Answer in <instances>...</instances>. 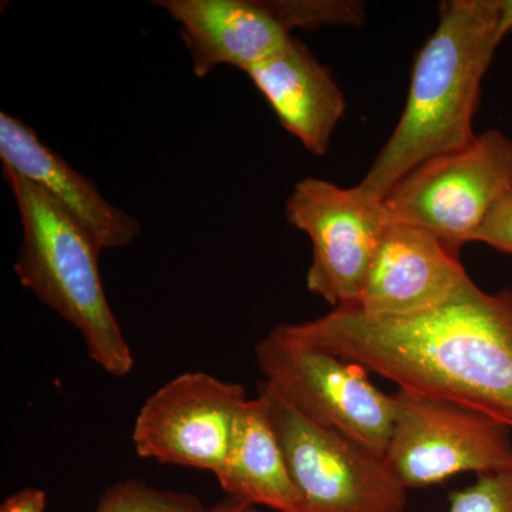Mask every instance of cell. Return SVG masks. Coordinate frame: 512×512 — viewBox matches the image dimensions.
<instances>
[{"label":"cell","instance_id":"6da1fadb","mask_svg":"<svg viewBox=\"0 0 512 512\" xmlns=\"http://www.w3.org/2000/svg\"><path fill=\"white\" fill-rule=\"evenodd\" d=\"M275 329L295 345L473 407L512 429V289L490 293L471 281L446 305L409 318H370L342 305Z\"/></svg>","mask_w":512,"mask_h":512},{"label":"cell","instance_id":"7a4b0ae2","mask_svg":"<svg viewBox=\"0 0 512 512\" xmlns=\"http://www.w3.org/2000/svg\"><path fill=\"white\" fill-rule=\"evenodd\" d=\"M439 18L414 62L402 117L357 185L376 200L383 201L420 164L476 138L481 82L501 43L497 0H446Z\"/></svg>","mask_w":512,"mask_h":512},{"label":"cell","instance_id":"3957f363","mask_svg":"<svg viewBox=\"0 0 512 512\" xmlns=\"http://www.w3.org/2000/svg\"><path fill=\"white\" fill-rule=\"evenodd\" d=\"M23 227L15 272L43 305L79 330L90 359L111 376L134 369V356L104 293L100 249L79 225L22 175L3 167Z\"/></svg>","mask_w":512,"mask_h":512},{"label":"cell","instance_id":"277c9868","mask_svg":"<svg viewBox=\"0 0 512 512\" xmlns=\"http://www.w3.org/2000/svg\"><path fill=\"white\" fill-rule=\"evenodd\" d=\"M258 396L284 448L302 512H406L409 488L386 454L309 420L265 382Z\"/></svg>","mask_w":512,"mask_h":512},{"label":"cell","instance_id":"5b68a950","mask_svg":"<svg viewBox=\"0 0 512 512\" xmlns=\"http://www.w3.org/2000/svg\"><path fill=\"white\" fill-rule=\"evenodd\" d=\"M511 191L512 140L490 130L460 150L420 164L383 201L393 218L433 232L460 254Z\"/></svg>","mask_w":512,"mask_h":512},{"label":"cell","instance_id":"8992f818","mask_svg":"<svg viewBox=\"0 0 512 512\" xmlns=\"http://www.w3.org/2000/svg\"><path fill=\"white\" fill-rule=\"evenodd\" d=\"M255 359L264 382L303 416L386 454L393 429V394L377 389L363 367L295 345L275 328L255 346Z\"/></svg>","mask_w":512,"mask_h":512},{"label":"cell","instance_id":"52a82bcc","mask_svg":"<svg viewBox=\"0 0 512 512\" xmlns=\"http://www.w3.org/2000/svg\"><path fill=\"white\" fill-rule=\"evenodd\" d=\"M386 458L407 488L481 474L512 458V429L473 407L397 387Z\"/></svg>","mask_w":512,"mask_h":512},{"label":"cell","instance_id":"ba28073f","mask_svg":"<svg viewBox=\"0 0 512 512\" xmlns=\"http://www.w3.org/2000/svg\"><path fill=\"white\" fill-rule=\"evenodd\" d=\"M286 218L312 242L309 291L333 308L356 303L390 214L359 188L303 178L286 202Z\"/></svg>","mask_w":512,"mask_h":512},{"label":"cell","instance_id":"9c48e42d","mask_svg":"<svg viewBox=\"0 0 512 512\" xmlns=\"http://www.w3.org/2000/svg\"><path fill=\"white\" fill-rule=\"evenodd\" d=\"M247 392L204 372H187L151 394L137 414L133 443L138 456L217 474Z\"/></svg>","mask_w":512,"mask_h":512},{"label":"cell","instance_id":"30bf717a","mask_svg":"<svg viewBox=\"0 0 512 512\" xmlns=\"http://www.w3.org/2000/svg\"><path fill=\"white\" fill-rule=\"evenodd\" d=\"M471 281L458 252L433 232L390 215L350 305L370 318H409L446 305Z\"/></svg>","mask_w":512,"mask_h":512},{"label":"cell","instance_id":"8fae6325","mask_svg":"<svg viewBox=\"0 0 512 512\" xmlns=\"http://www.w3.org/2000/svg\"><path fill=\"white\" fill-rule=\"evenodd\" d=\"M180 23L195 76L218 66L248 72L291 39L276 0H157Z\"/></svg>","mask_w":512,"mask_h":512},{"label":"cell","instance_id":"7c38bea8","mask_svg":"<svg viewBox=\"0 0 512 512\" xmlns=\"http://www.w3.org/2000/svg\"><path fill=\"white\" fill-rule=\"evenodd\" d=\"M0 158L3 167L22 175L72 218L100 251L126 248L140 235L137 220L110 204L89 178L45 146L25 121L5 111L0 113Z\"/></svg>","mask_w":512,"mask_h":512},{"label":"cell","instance_id":"4fadbf2b","mask_svg":"<svg viewBox=\"0 0 512 512\" xmlns=\"http://www.w3.org/2000/svg\"><path fill=\"white\" fill-rule=\"evenodd\" d=\"M279 123L315 156H325L346 101L328 67L291 37L247 72Z\"/></svg>","mask_w":512,"mask_h":512},{"label":"cell","instance_id":"5bb4252c","mask_svg":"<svg viewBox=\"0 0 512 512\" xmlns=\"http://www.w3.org/2000/svg\"><path fill=\"white\" fill-rule=\"evenodd\" d=\"M228 498L276 512H302L284 448L264 400L249 399L239 413L221 470L215 474Z\"/></svg>","mask_w":512,"mask_h":512},{"label":"cell","instance_id":"9a60e30c","mask_svg":"<svg viewBox=\"0 0 512 512\" xmlns=\"http://www.w3.org/2000/svg\"><path fill=\"white\" fill-rule=\"evenodd\" d=\"M195 495L160 490L137 478H128L106 488L94 512H200Z\"/></svg>","mask_w":512,"mask_h":512},{"label":"cell","instance_id":"2e32d148","mask_svg":"<svg viewBox=\"0 0 512 512\" xmlns=\"http://www.w3.org/2000/svg\"><path fill=\"white\" fill-rule=\"evenodd\" d=\"M447 512H512V458L448 495Z\"/></svg>","mask_w":512,"mask_h":512},{"label":"cell","instance_id":"e0dca14e","mask_svg":"<svg viewBox=\"0 0 512 512\" xmlns=\"http://www.w3.org/2000/svg\"><path fill=\"white\" fill-rule=\"evenodd\" d=\"M291 32L316 30L323 26H359L365 6L352 0H276Z\"/></svg>","mask_w":512,"mask_h":512},{"label":"cell","instance_id":"ac0fdd59","mask_svg":"<svg viewBox=\"0 0 512 512\" xmlns=\"http://www.w3.org/2000/svg\"><path fill=\"white\" fill-rule=\"evenodd\" d=\"M473 242L512 255V191L501 198L474 235Z\"/></svg>","mask_w":512,"mask_h":512},{"label":"cell","instance_id":"d6986e66","mask_svg":"<svg viewBox=\"0 0 512 512\" xmlns=\"http://www.w3.org/2000/svg\"><path fill=\"white\" fill-rule=\"evenodd\" d=\"M46 493L40 488H23L3 501L0 512H45Z\"/></svg>","mask_w":512,"mask_h":512},{"label":"cell","instance_id":"ffe728a7","mask_svg":"<svg viewBox=\"0 0 512 512\" xmlns=\"http://www.w3.org/2000/svg\"><path fill=\"white\" fill-rule=\"evenodd\" d=\"M497 35L501 42L512 35V0H497Z\"/></svg>","mask_w":512,"mask_h":512},{"label":"cell","instance_id":"44dd1931","mask_svg":"<svg viewBox=\"0 0 512 512\" xmlns=\"http://www.w3.org/2000/svg\"><path fill=\"white\" fill-rule=\"evenodd\" d=\"M204 512H259V510L252 505L238 503V501L227 497Z\"/></svg>","mask_w":512,"mask_h":512}]
</instances>
